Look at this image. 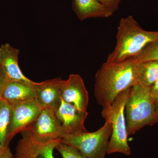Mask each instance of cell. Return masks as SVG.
Listing matches in <instances>:
<instances>
[{
	"label": "cell",
	"instance_id": "obj_1",
	"mask_svg": "<svg viewBox=\"0 0 158 158\" xmlns=\"http://www.w3.org/2000/svg\"><path fill=\"white\" fill-rule=\"evenodd\" d=\"M139 63L132 57L123 62H106L95 76L94 95L103 109L110 108L121 92L138 84Z\"/></svg>",
	"mask_w": 158,
	"mask_h": 158
},
{
	"label": "cell",
	"instance_id": "obj_2",
	"mask_svg": "<svg viewBox=\"0 0 158 158\" xmlns=\"http://www.w3.org/2000/svg\"><path fill=\"white\" fill-rule=\"evenodd\" d=\"M115 48L107 62L117 63L136 56L150 44L158 39V31L143 30L131 15L121 19L116 34Z\"/></svg>",
	"mask_w": 158,
	"mask_h": 158
},
{
	"label": "cell",
	"instance_id": "obj_3",
	"mask_svg": "<svg viewBox=\"0 0 158 158\" xmlns=\"http://www.w3.org/2000/svg\"><path fill=\"white\" fill-rule=\"evenodd\" d=\"M125 110L128 136L145 126L158 122L155 98L152 94L151 88L138 84L132 87Z\"/></svg>",
	"mask_w": 158,
	"mask_h": 158
},
{
	"label": "cell",
	"instance_id": "obj_4",
	"mask_svg": "<svg viewBox=\"0 0 158 158\" xmlns=\"http://www.w3.org/2000/svg\"><path fill=\"white\" fill-rule=\"evenodd\" d=\"M131 88L118 94L111 106L103 109L102 111V116L104 118H109L112 123V134L108 143L107 154L120 153L126 156L131 155L124 115L125 108Z\"/></svg>",
	"mask_w": 158,
	"mask_h": 158
},
{
	"label": "cell",
	"instance_id": "obj_5",
	"mask_svg": "<svg viewBox=\"0 0 158 158\" xmlns=\"http://www.w3.org/2000/svg\"><path fill=\"white\" fill-rule=\"evenodd\" d=\"M105 119L104 125L96 131L68 135L60 141L75 148L87 158H105L112 132L111 121L108 118Z\"/></svg>",
	"mask_w": 158,
	"mask_h": 158
},
{
	"label": "cell",
	"instance_id": "obj_6",
	"mask_svg": "<svg viewBox=\"0 0 158 158\" xmlns=\"http://www.w3.org/2000/svg\"><path fill=\"white\" fill-rule=\"evenodd\" d=\"M11 107V118L7 134L9 144L17 134L23 133L31 127L43 109L36 99Z\"/></svg>",
	"mask_w": 158,
	"mask_h": 158
},
{
	"label": "cell",
	"instance_id": "obj_7",
	"mask_svg": "<svg viewBox=\"0 0 158 158\" xmlns=\"http://www.w3.org/2000/svg\"><path fill=\"white\" fill-rule=\"evenodd\" d=\"M27 131L35 140L42 142L61 139L66 135L56 112L49 109H43L34 123Z\"/></svg>",
	"mask_w": 158,
	"mask_h": 158
},
{
	"label": "cell",
	"instance_id": "obj_8",
	"mask_svg": "<svg viewBox=\"0 0 158 158\" xmlns=\"http://www.w3.org/2000/svg\"><path fill=\"white\" fill-rule=\"evenodd\" d=\"M22 138L19 141L15 158H55L53 151L61 139L40 142L26 131L22 133Z\"/></svg>",
	"mask_w": 158,
	"mask_h": 158
},
{
	"label": "cell",
	"instance_id": "obj_9",
	"mask_svg": "<svg viewBox=\"0 0 158 158\" xmlns=\"http://www.w3.org/2000/svg\"><path fill=\"white\" fill-rule=\"evenodd\" d=\"M61 98L77 109L87 112L89 103L88 93L81 77L72 74L67 80H63L61 88Z\"/></svg>",
	"mask_w": 158,
	"mask_h": 158
},
{
	"label": "cell",
	"instance_id": "obj_10",
	"mask_svg": "<svg viewBox=\"0 0 158 158\" xmlns=\"http://www.w3.org/2000/svg\"><path fill=\"white\" fill-rule=\"evenodd\" d=\"M56 114L66 133V136L88 132L85 126L88 112L80 111L73 105L65 102L61 98V103L56 110Z\"/></svg>",
	"mask_w": 158,
	"mask_h": 158
},
{
	"label": "cell",
	"instance_id": "obj_11",
	"mask_svg": "<svg viewBox=\"0 0 158 158\" xmlns=\"http://www.w3.org/2000/svg\"><path fill=\"white\" fill-rule=\"evenodd\" d=\"M19 50L9 44L0 46V67L5 72L9 81L21 82L35 87L37 83L33 81L23 74L19 65Z\"/></svg>",
	"mask_w": 158,
	"mask_h": 158
},
{
	"label": "cell",
	"instance_id": "obj_12",
	"mask_svg": "<svg viewBox=\"0 0 158 158\" xmlns=\"http://www.w3.org/2000/svg\"><path fill=\"white\" fill-rule=\"evenodd\" d=\"M63 80L56 78L37 83L36 86L37 102L43 109L56 110L61 102V88Z\"/></svg>",
	"mask_w": 158,
	"mask_h": 158
},
{
	"label": "cell",
	"instance_id": "obj_13",
	"mask_svg": "<svg viewBox=\"0 0 158 158\" xmlns=\"http://www.w3.org/2000/svg\"><path fill=\"white\" fill-rule=\"evenodd\" d=\"M37 91L34 87L21 82L9 81L2 96V99L11 106L36 99Z\"/></svg>",
	"mask_w": 158,
	"mask_h": 158
},
{
	"label": "cell",
	"instance_id": "obj_14",
	"mask_svg": "<svg viewBox=\"0 0 158 158\" xmlns=\"http://www.w3.org/2000/svg\"><path fill=\"white\" fill-rule=\"evenodd\" d=\"M72 8L81 21L92 18H106L113 14L98 0H73Z\"/></svg>",
	"mask_w": 158,
	"mask_h": 158
},
{
	"label": "cell",
	"instance_id": "obj_15",
	"mask_svg": "<svg viewBox=\"0 0 158 158\" xmlns=\"http://www.w3.org/2000/svg\"><path fill=\"white\" fill-rule=\"evenodd\" d=\"M158 79V61L140 62L138 71V85L146 88H151Z\"/></svg>",
	"mask_w": 158,
	"mask_h": 158
},
{
	"label": "cell",
	"instance_id": "obj_16",
	"mask_svg": "<svg viewBox=\"0 0 158 158\" xmlns=\"http://www.w3.org/2000/svg\"><path fill=\"white\" fill-rule=\"evenodd\" d=\"M11 113V106L2 99L0 100V145L3 147H9L7 134Z\"/></svg>",
	"mask_w": 158,
	"mask_h": 158
},
{
	"label": "cell",
	"instance_id": "obj_17",
	"mask_svg": "<svg viewBox=\"0 0 158 158\" xmlns=\"http://www.w3.org/2000/svg\"><path fill=\"white\" fill-rule=\"evenodd\" d=\"M133 58L140 62L148 61L158 62V39L148 45L140 54Z\"/></svg>",
	"mask_w": 158,
	"mask_h": 158
},
{
	"label": "cell",
	"instance_id": "obj_18",
	"mask_svg": "<svg viewBox=\"0 0 158 158\" xmlns=\"http://www.w3.org/2000/svg\"><path fill=\"white\" fill-rule=\"evenodd\" d=\"M55 149L58 151L63 158H88L75 148L64 144L61 141Z\"/></svg>",
	"mask_w": 158,
	"mask_h": 158
},
{
	"label": "cell",
	"instance_id": "obj_19",
	"mask_svg": "<svg viewBox=\"0 0 158 158\" xmlns=\"http://www.w3.org/2000/svg\"><path fill=\"white\" fill-rule=\"evenodd\" d=\"M113 13L118 9L121 0H98Z\"/></svg>",
	"mask_w": 158,
	"mask_h": 158
},
{
	"label": "cell",
	"instance_id": "obj_20",
	"mask_svg": "<svg viewBox=\"0 0 158 158\" xmlns=\"http://www.w3.org/2000/svg\"><path fill=\"white\" fill-rule=\"evenodd\" d=\"M8 81H9L6 74L0 67V100L2 99L3 91Z\"/></svg>",
	"mask_w": 158,
	"mask_h": 158
},
{
	"label": "cell",
	"instance_id": "obj_21",
	"mask_svg": "<svg viewBox=\"0 0 158 158\" xmlns=\"http://www.w3.org/2000/svg\"><path fill=\"white\" fill-rule=\"evenodd\" d=\"M0 158H13L9 147H3L0 145Z\"/></svg>",
	"mask_w": 158,
	"mask_h": 158
},
{
	"label": "cell",
	"instance_id": "obj_22",
	"mask_svg": "<svg viewBox=\"0 0 158 158\" xmlns=\"http://www.w3.org/2000/svg\"><path fill=\"white\" fill-rule=\"evenodd\" d=\"M151 91L154 97L158 95V79L151 88Z\"/></svg>",
	"mask_w": 158,
	"mask_h": 158
},
{
	"label": "cell",
	"instance_id": "obj_23",
	"mask_svg": "<svg viewBox=\"0 0 158 158\" xmlns=\"http://www.w3.org/2000/svg\"><path fill=\"white\" fill-rule=\"evenodd\" d=\"M156 100V110L157 113L158 117V95L156 97H154Z\"/></svg>",
	"mask_w": 158,
	"mask_h": 158
}]
</instances>
